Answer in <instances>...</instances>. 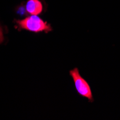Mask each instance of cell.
<instances>
[{
    "label": "cell",
    "mask_w": 120,
    "mask_h": 120,
    "mask_svg": "<svg viewBox=\"0 0 120 120\" xmlns=\"http://www.w3.org/2000/svg\"><path fill=\"white\" fill-rule=\"evenodd\" d=\"M70 75L72 77L77 92L82 96L87 98L90 101H93V96L91 87L87 81L80 75L79 71L77 68L70 71Z\"/></svg>",
    "instance_id": "2"
},
{
    "label": "cell",
    "mask_w": 120,
    "mask_h": 120,
    "mask_svg": "<svg viewBox=\"0 0 120 120\" xmlns=\"http://www.w3.org/2000/svg\"><path fill=\"white\" fill-rule=\"evenodd\" d=\"M4 40V36H3V32H2V30L0 27V43H2Z\"/></svg>",
    "instance_id": "4"
},
{
    "label": "cell",
    "mask_w": 120,
    "mask_h": 120,
    "mask_svg": "<svg viewBox=\"0 0 120 120\" xmlns=\"http://www.w3.org/2000/svg\"><path fill=\"white\" fill-rule=\"evenodd\" d=\"M15 22L17 27L19 29L26 30L33 32H45L48 33L52 30L47 22L44 21L38 15H30L23 19L16 20Z\"/></svg>",
    "instance_id": "1"
},
{
    "label": "cell",
    "mask_w": 120,
    "mask_h": 120,
    "mask_svg": "<svg viewBox=\"0 0 120 120\" xmlns=\"http://www.w3.org/2000/svg\"><path fill=\"white\" fill-rule=\"evenodd\" d=\"M42 4L40 0H28L25 9L27 12L31 15H38L42 12Z\"/></svg>",
    "instance_id": "3"
}]
</instances>
